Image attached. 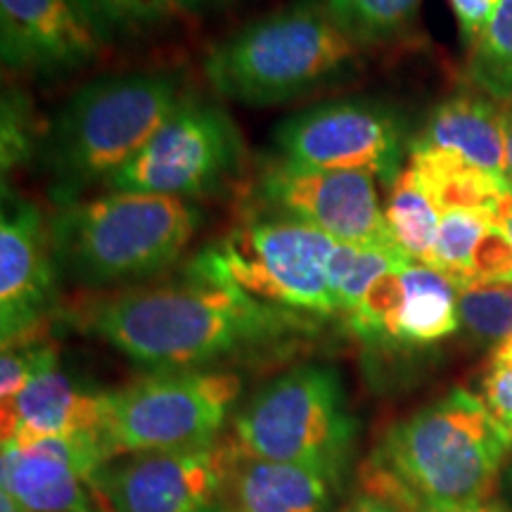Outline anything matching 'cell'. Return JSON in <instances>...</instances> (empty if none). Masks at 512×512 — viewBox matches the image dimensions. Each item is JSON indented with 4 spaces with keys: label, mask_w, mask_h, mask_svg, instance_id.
<instances>
[{
    "label": "cell",
    "mask_w": 512,
    "mask_h": 512,
    "mask_svg": "<svg viewBox=\"0 0 512 512\" xmlns=\"http://www.w3.org/2000/svg\"><path fill=\"white\" fill-rule=\"evenodd\" d=\"M451 3L453 15H456L460 36H463V43L470 50L475 46V41L482 34L486 24H489L491 15H494L496 5L501 0H448Z\"/></svg>",
    "instance_id": "1f68e13d"
},
{
    "label": "cell",
    "mask_w": 512,
    "mask_h": 512,
    "mask_svg": "<svg viewBox=\"0 0 512 512\" xmlns=\"http://www.w3.org/2000/svg\"><path fill=\"white\" fill-rule=\"evenodd\" d=\"M98 27L112 36H136L164 27L176 15V0H79Z\"/></svg>",
    "instance_id": "484cf974"
},
{
    "label": "cell",
    "mask_w": 512,
    "mask_h": 512,
    "mask_svg": "<svg viewBox=\"0 0 512 512\" xmlns=\"http://www.w3.org/2000/svg\"><path fill=\"white\" fill-rule=\"evenodd\" d=\"M491 363H498V366H512V335L505 337L503 342L498 344L494 361H491Z\"/></svg>",
    "instance_id": "8d00e7d4"
},
{
    "label": "cell",
    "mask_w": 512,
    "mask_h": 512,
    "mask_svg": "<svg viewBox=\"0 0 512 512\" xmlns=\"http://www.w3.org/2000/svg\"><path fill=\"white\" fill-rule=\"evenodd\" d=\"M81 320L119 354L152 370H204L311 330L302 313L259 302L190 264L178 283L128 287L95 302Z\"/></svg>",
    "instance_id": "6da1fadb"
},
{
    "label": "cell",
    "mask_w": 512,
    "mask_h": 512,
    "mask_svg": "<svg viewBox=\"0 0 512 512\" xmlns=\"http://www.w3.org/2000/svg\"><path fill=\"white\" fill-rule=\"evenodd\" d=\"M0 472L3 494L22 512H95L86 479L41 448L3 446Z\"/></svg>",
    "instance_id": "ac0fdd59"
},
{
    "label": "cell",
    "mask_w": 512,
    "mask_h": 512,
    "mask_svg": "<svg viewBox=\"0 0 512 512\" xmlns=\"http://www.w3.org/2000/svg\"><path fill=\"white\" fill-rule=\"evenodd\" d=\"M110 41L79 0H0V60L8 72L69 74Z\"/></svg>",
    "instance_id": "5bb4252c"
},
{
    "label": "cell",
    "mask_w": 512,
    "mask_h": 512,
    "mask_svg": "<svg viewBox=\"0 0 512 512\" xmlns=\"http://www.w3.org/2000/svg\"><path fill=\"white\" fill-rule=\"evenodd\" d=\"M512 437L484 399L453 389L384 434L375 460L418 501L470 503L494 496Z\"/></svg>",
    "instance_id": "5b68a950"
},
{
    "label": "cell",
    "mask_w": 512,
    "mask_h": 512,
    "mask_svg": "<svg viewBox=\"0 0 512 512\" xmlns=\"http://www.w3.org/2000/svg\"><path fill=\"white\" fill-rule=\"evenodd\" d=\"M3 128H0V164H3V178L8 171H15L29 157H38L43 133L38 131L34 121L31 102L19 91L3 93Z\"/></svg>",
    "instance_id": "83f0119b"
},
{
    "label": "cell",
    "mask_w": 512,
    "mask_h": 512,
    "mask_svg": "<svg viewBox=\"0 0 512 512\" xmlns=\"http://www.w3.org/2000/svg\"><path fill=\"white\" fill-rule=\"evenodd\" d=\"M197 228L200 211L188 200L117 190L62 204L48 219L60 278L91 290L140 285L169 271Z\"/></svg>",
    "instance_id": "3957f363"
},
{
    "label": "cell",
    "mask_w": 512,
    "mask_h": 512,
    "mask_svg": "<svg viewBox=\"0 0 512 512\" xmlns=\"http://www.w3.org/2000/svg\"><path fill=\"white\" fill-rule=\"evenodd\" d=\"M242 380L226 370H157L105 392L102 437L112 458L219 439Z\"/></svg>",
    "instance_id": "52a82bcc"
},
{
    "label": "cell",
    "mask_w": 512,
    "mask_h": 512,
    "mask_svg": "<svg viewBox=\"0 0 512 512\" xmlns=\"http://www.w3.org/2000/svg\"><path fill=\"white\" fill-rule=\"evenodd\" d=\"M512 275V240L501 221L491 223L479 240L470 264L467 290L486 285H508Z\"/></svg>",
    "instance_id": "f1b7e54d"
},
{
    "label": "cell",
    "mask_w": 512,
    "mask_h": 512,
    "mask_svg": "<svg viewBox=\"0 0 512 512\" xmlns=\"http://www.w3.org/2000/svg\"><path fill=\"white\" fill-rule=\"evenodd\" d=\"M361 50L323 0H299L216 43L204 57V76L226 100L280 105L349 76Z\"/></svg>",
    "instance_id": "277c9868"
},
{
    "label": "cell",
    "mask_w": 512,
    "mask_h": 512,
    "mask_svg": "<svg viewBox=\"0 0 512 512\" xmlns=\"http://www.w3.org/2000/svg\"><path fill=\"white\" fill-rule=\"evenodd\" d=\"M178 8L185 10V12H204V10H211V8H219V5L228 3V0H176Z\"/></svg>",
    "instance_id": "d590c367"
},
{
    "label": "cell",
    "mask_w": 512,
    "mask_h": 512,
    "mask_svg": "<svg viewBox=\"0 0 512 512\" xmlns=\"http://www.w3.org/2000/svg\"><path fill=\"white\" fill-rule=\"evenodd\" d=\"M48 221L34 202L3 190L0 216V337L3 349L29 344L57 299Z\"/></svg>",
    "instance_id": "4fadbf2b"
},
{
    "label": "cell",
    "mask_w": 512,
    "mask_h": 512,
    "mask_svg": "<svg viewBox=\"0 0 512 512\" xmlns=\"http://www.w3.org/2000/svg\"><path fill=\"white\" fill-rule=\"evenodd\" d=\"M335 482L311 467L256 458L238 446L226 479L228 512H332Z\"/></svg>",
    "instance_id": "2e32d148"
},
{
    "label": "cell",
    "mask_w": 512,
    "mask_h": 512,
    "mask_svg": "<svg viewBox=\"0 0 512 512\" xmlns=\"http://www.w3.org/2000/svg\"><path fill=\"white\" fill-rule=\"evenodd\" d=\"M482 399L491 415L501 422L503 430L512 437V366L491 363L489 375L484 377Z\"/></svg>",
    "instance_id": "4dcf8cb0"
},
{
    "label": "cell",
    "mask_w": 512,
    "mask_h": 512,
    "mask_svg": "<svg viewBox=\"0 0 512 512\" xmlns=\"http://www.w3.org/2000/svg\"><path fill=\"white\" fill-rule=\"evenodd\" d=\"M233 430L242 451L311 467L337 484L349 465L356 420L337 370L309 363L264 384L235 415Z\"/></svg>",
    "instance_id": "8992f818"
},
{
    "label": "cell",
    "mask_w": 512,
    "mask_h": 512,
    "mask_svg": "<svg viewBox=\"0 0 512 512\" xmlns=\"http://www.w3.org/2000/svg\"><path fill=\"white\" fill-rule=\"evenodd\" d=\"M325 10L335 19L337 27L356 46H377L403 31L418 17L422 0H323Z\"/></svg>",
    "instance_id": "cb8c5ba5"
},
{
    "label": "cell",
    "mask_w": 512,
    "mask_h": 512,
    "mask_svg": "<svg viewBox=\"0 0 512 512\" xmlns=\"http://www.w3.org/2000/svg\"><path fill=\"white\" fill-rule=\"evenodd\" d=\"M384 219L392 230L396 245L411 256L418 264L432 266L434 247H437L441 214L434 207L418 176L413 174L411 166L401 171L389 185L387 207H384Z\"/></svg>",
    "instance_id": "44dd1931"
},
{
    "label": "cell",
    "mask_w": 512,
    "mask_h": 512,
    "mask_svg": "<svg viewBox=\"0 0 512 512\" xmlns=\"http://www.w3.org/2000/svg\"><path fill=\"white\" fill-rule=\"evenodd\" d=\"M467 76L491 100H512V0L496 5L489 24L470 48Z\"/></svg>",
    "instance_id": "603a6c76"
},
{
    "label": "cell",
    "mask_w": 512,
    "mask_h": 512,
    "mask_svg": "<svg viewBox=\"0 0 512 512\" xmlns=\"http://www.w3.org/2000/svg\"><path fill=\"white\" fill-rule=\"evenodd\" d=\"M337 242L290 216L249 221L190 266L219 275L249 297L306 316H337L328 264Z\"/></svg>",
    "instance_id": "ba28073f"
},
{
    "label": "cell",
    "mask_w": 512,
    "mask_h": 512,
    "mask_svg": "<svg viewBox=\"0 0 512 512\" xmlns=\"http://www.w3.org/2000/svg\"><path fill=\"white\" fill-rule=\"evenodd\" d=\"M275 157L325 171H354L387 185L401 174L403 126L392 107L368 98L320 102L273 128Z\"/></svg>",
    "instance_id": "30bf717a"
},
{
    "label": "cell",
    "mask_w": 512,
    "mask_h": 512,
    "mask_svg": "<svg viewBox=\"0 0 512 512\" xmlns=\"http://www.w3.org/2000/svg\"><path fill=\"white\" fill-rule=\"evenodd\" d=\"M508 486H510V491H512V467L508 470Z\"/></svg>",
    "instance_id": "ab89813d"
},
{
    "label": "cell",
    "mask_w": 512,
    "mask_h": 512,
    "mask_svg": "<svg viewBox=\"0 0 512 512\" xmlns=\"http://www.w3.org/2000/svg\"><path fill=\"white\" fill-rule=\"evenodd\" d=\"M408 166L441 216L456 209H489L501 219L505 202L512 197V181L486 174L453 152L411 147Z\"/></svg>",
    "instance_id": "d6986e66"
},
{
    "label": "cell",
    "mask_w": 512,
    "mask_h": 512,
    "mask_svg": "<svg viewBox=\"0 0 512 512\" xmlns=\"http://www.w3.org/2000/svg\"><path fill=\"white\" fill-rule=\"evenodd\" d=\"M503 128H505V150H508V174L512 181V100L501 102Z\"/></svg>",
    "instance_id": "e575fe53"
},
{
    "label": "cell",
    "mask_w": 512,
    "mask_h": 512,
    "mask_svg": "<svg viewBox=\"0 0 512 512\" xmlns=\"http://www.w3.org/2000/svg\"><path fill=\"white\" fill-rule=\"evenodd\" d=\"M0 512H22V510H19V508H17V505H15V503H12V501H10V498L3 494V496H0Z\"/></svg>",
    "instance_id": "f35d334b"
},
{
    "label": "cell",
    "mask_w": 512,
    "mask_h": 512,
    "mask_svg": "<svg viewBox=\"0 0 512 512\" xmlns=\"http://www.w3.org/2000/svg\"><path fill=\"white\" fill-rule=\"evenodd\" d=\"M406 261L413 259L401 249L358 247L337 242L328 264V283L337 316L347 318L384 273L394 271Z\"/></svg>",
    "instance_id": "7402d4cb"
},
{
    "label": "cell",
    "mask_w": 512,
    "mask_h": 512,
    "mask_svg": "<svg viewBox=\"0 0 512 512\" xmlns=\"http://www.w3.org/2000/svg\"><path fill=\"white\" fill-rule=\"evenodd\" d=\"M496 221L498 214L489 209H456L441 216L432 268L451 278L460 292L467 290L470 264L479 240Z\"/></svg>",
    "instance_id": "d4e9b609"
},
{
    "label": "cell",
    "mask_w": 512,
    "mask_h": 512,
    "mask_svg": "<svg viewBox=\"0 0 512 512\" xmlns=\"http://www.w3.org/2000/svg\"><path fill=\"white\" fill-rule=\"evenodd\" d=\"M105 392H88L57 366L55 347L15 401L3 406V446H31L48 437L102 432Z\"/></svg>",
    "instance_id": "9a60e30c"
},
{
    "label": "cell",
    "mask_w": 512,
    "mask_h": 512,
    "mask_svg": "<svg viewBox=\"0 0 512 512\" xmlns=\"http://www.w3.org/2000/svg\"><path fill=\"white\" fill-rule=\"evenodd\" d=\"M505 226V230H508V235H510V240H512V197L508 202H505V207H503V211H501V219H498ZM508 285H512V275H510V280H508Z\"/></svg>",
    "instance_id": "74e56055"
},
{
    "label": "cell",
    "mask_w": 512,
    "mask_h": 512,
    "mask_svg": "<svg viewBox=\"0 0 512 512\" xmlns=\"http://www.w3.org/2000/svg\"><path fill=\"white\" fill-rule=\"evenodd\" d=\"M53 344H17V347L3 349V358H0V401L8 406L22 394L27 387L31 375L36 373L43 358Z\"/></svg>",
    "instance_id": "f546056e"
},
{
    "label": "cell",
    "mask_w": 512,
    "mask_h": 512,
    "mask_svg": "<svg viewBox=\"0 0 512 512\" xmlns=\"http://www.w3.org/2000/svg\"><path fill=\"white\" fill-rule=\"evenodd\" d=\"M415 512H510L503 503L486 498V501H470V503H427L420 501Z\"/></svg>",
    "instance_id": "d6a6232c"
},
{
    "label": "cell",
    "mask_w": 512,
    "mask_h": 512,
    "mask_svg": "<svg viewBox=\"0 0 512 512\" xmlns=\"http://www.w3.org/2000/svg\"><path fill=\"white\" fill-rule=\"evenodd\" d=\"M339 512H401V510L389 501H384V498H380V496L368 494V491H361V494H356L354 498H351V501L344 505Z\"/></svg>",
    "instance_id": "836d02e7"
},
{
    "label": "cell",
    "mask_w": 512,
    "mask_h": 512,
    "mask_svg": "<svg viewBox=\"0 0 512 512\" xmlns=\"http://www.w3.org/2000/svg\"><path fill=\"white\" fill-rule=\"evenodd\" d=\"M411 147L453 152L486 174L510 181L501 102L477 88L441 102Z\"/></svg>",
    "instance_id": "e0dca14e"
},
{
    "label": "cell",
    "mask_w": 512,
    "mask_h": 512,
    "mask_svg": "<svg viewBox=\"0 0 512 512\" xmlns=\"http://www.w3.org/2000/svg\"><path fill=\"white\" fill-rule=\"evenodd\" d=\"M183 76L166 69L110 74L69 95L50 119L38 164L57 207L107 183L188 98Z\"/></svg>",
    "instance_id": "7a4b0ae2"
},
{
    "label": "cell",
    "mask_w": 512,
    "mask_h": 512,
    "mask_svg": "<svg viewBox=\"0 0 512 512\" xmlns=\"http://www.w3.org/2000/svg\"><path fill=\"white\" fill-rule=\"evenodd\" d=\"M235 451V439H216L178 451L126 453L95 472L91 491L112 512H228Z\"/></svg>",
    "instance_id": "8fae6325"
},
{
    "label": "cell",
    "mask_w": 512,
    "mask_h": 512,
    "mask_svg": "<svg viewBox=\"0 0 512 512\" xmlns=\"http://www.w3.org/2000/svg\"><path fill=\"white\" fill-rule=\"evenodd\" d=\"M256 197L280 216L318 228L342 245L401 249L384 219L375 178L366 174L311 169L273 157L261 166Z\"/></svg>",
    "instance_id": "7c38bea8"
},
{
    "label": "cell",
    "mask_w": 512,
    "mask_h": 512,
    "mask_svg": "<svg viewBox=\"0 0 512 512\" xmlns=\"http://www.w3.org/2000/svg\"><path fill=\"white\" fill-rule=\"evenodd\" d=\"M403 302L396 320V347H427L460 328V290L437 268L408 261L401 268Z\"/></svg>",
    "instance_id": "ffe728a7"
},
{
    "label": "cell",
    "mask_w": 512,
    "mask_h": 512,
    "mask_svg": "<svg viewBox=\"0 0 512 512\" xmlns=\"http://www.w3.org/2000/svg\"><path fill=\"white\" fill-rule=\"evenodd\" d=\"M460 325L482 342H498L512 335V285H486L460 292Z\"/></svg>",
    "instance_id": "4316f807"
},
{
    "label": "cell",
    "mask_w": 512,
    "mask_h": 512,
    "mask_svg": "<svg viewBox=\"0 0 512 512\" xmlns=\"http://www.w3.org/2000/svg\"><path fill=\"white\" fill-rule=\"evenodd\" d=\"M245 162V140L223 107L188 95L143 150L107 178L117 192L176 200L221 190Z\"/></svg>",
    "instance_id": "9c48e42d"
}]
</instances>
